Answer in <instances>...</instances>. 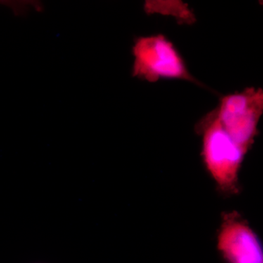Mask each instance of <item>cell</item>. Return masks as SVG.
Instances as JSON below:
<instances>
[{
  "mask_svg": "<svg viewBox=\"0 0 263 263\" xmlns=\"http://www.w3.org/2000/svg\"><path fill=\"white\" fill-rule=\"evenodd\" d=\"M196 132L202 136L204 164L219 191L228 195L238 193V174L245 152L223 129L212 111L198 122Z\"/></svg>",
  "mask_w": 263,
  "mask_h": 263,
  "instance_id": "obj_1",
  "label": "cell"
},
{
  "mask_svg": "<svg viewBox=\"0 0 263 263\" xmlns=\"http://www.w3.org/2000/svg\"><path fill=\"white\" fill-rule=\"evenodd\" d=\"M132 52L133 77L148 82L161 79H181L202 86L189 72L174 44L162 34L137 38Z\"/></svg>",
  "mask_w": 263,
  "mask_h": 263,
  "instance_id": "obj_2",
  "label": "cell"
},
{
  "mask_svg": "<svg viewBox=\"0 0 263 263\" xmlns=\"http://www.w3.org/2000/svg\"><path fill=\"white\" fill-rule=\"evenodd\" d=\"M212 112L247 155L258 133L257 125L263 112L262 89L248 87L241 92L223 97Z\"/></svg>",
  "mask_w": 263,
  "mask_h": 263,
  "instance_id": "obj_3",
  "label": "cell"
},
{
  "mask_svg": "<svg viewBox=\"0 0 263 263\" xmlns=\"http://www.w3.org/2000/svg\"><path fill=\"white\" fill-rule=\"evenodd\" d=\"M217 249L227 263H263L260 240L237 212L223 214Z\"/></svg>",
  "mask_w": 263,
  "mask_h": 263,
  "instance_id": "obj_4",
  "label": "cell"
},
{
  "mask_svg": "<svg viewBox=\"0 0 263 263\" xmlns=\"http://www.w3.org/2000/svg\"><path fill=\"white\" fill-rule=\"evenodd\" d=\"M145 10L147 13H160L172 15L184 23L191 24L195 22V16L189 10L186 5L181 2H146Z\"/></svg>",
  "mask_w": 263,
  "mask_h": 263,
  "instance_id": "obj_5",
  "label": "cell"
}]
</instances>
